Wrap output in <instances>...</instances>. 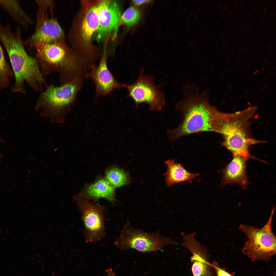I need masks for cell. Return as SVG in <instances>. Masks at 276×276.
<instances>
[{
    "mask_svg": "<svg viewBox=\"0 0 276 276\" xmlns=\"http://www.w3.org/2000/svg\"><path fill=\"white\" fill-rule=\"evenodd\" d=\"M182 90L184 98L176 105L182 120L177 128L168 131L170 140L191 134L214 132L219 111L210 104L208 90L200 93L197 88L190 84L185 85Z\"/></svg>",
    "mask_w": 276,
    "mask_h": 276,
    "instance_id": "cell-1",
    "label": "cell"
},
{
    "mask_svg": "<svg viewBox=\"0 0 276 276\" xmlns=\"http://www.w3.org/2000/svg\"><path fill=\"white\" fill-rule=\"evenodd\" d=\"M167 170L164 174L165 182L168 187L172 186L179 183L188 181L192 183L200 175V173H193L187 170L180 163L174 159L165 161Z\"/></svg>",
    "mask_w": 276,
    "mask_h": 276,
    "instance_id": "cell-16",
    "label": "cell"
},
{
    "mask_svg": "<svg viewBox=\"0 0 276 276\" xmlns=\"http://www.w3.org/2000/svg\"><path fill=\"white\" fill-rule=\"evenodd\" d=\"M3 142H4V141L2 139H1L0 137V143H3ZM2 155L0 153V160L1 158L2 157Z\"/></svg>",
    "mask_w": 276,
    "mask_h": 276,
    "instance_id": "cell-26",
    "label": "cell"
},
{
    "mask_svg": "<svg viewBox=\"0 0 276 276\" xmlns=\"http://www.w3.org/2000/svg\"><path fill=\"white\" fill-rule=\"evenodd\" d=\"M106 41L102 56L98 65L94 64L89 68L84 78L90 79L95 84V99L99 96H105L114 89L126 88L127 85L118 81L109 70L107 66L108 55Z\"/></svg>",
    "mask_w": 276,
    "mask_h": 276,
    "instance_id": "cell-10",
    "label": "cell"
},
{
    "mask_svg": "<svg viewBox=\"0 0 276 276\" xmlns=\"http://www.w3.org/2000/svg\"><path fill=\"white\" fill-rule=\"evenodd\" d=\"M273 207L269 219L262 228L241 224L239 228L248 240L245 243L243 253L252 261H268L276 254V237L272 230V222L275 211Z\"/></svg>",
    "mask_w": 276,
    "mask_h": 276,
    "instance_id": "cell-6",
    "label": "cell"
},
{
    "mask_svg": "<svg viewBox=\"0 0 276 276\" xmlns=\"http://www.w3.org/2000/svg\"><path fill=\"white\" fill-rule=\"evenodd\" d=\"M10 78H14V75L6 60L0 44V89H4L8 86Z\"/></svg>",
    "mask_w": 276,
    "mask_h": 276,
    "instance_id": "cell-20",
    "label": "cell"
},
{
    "mask_svg": "<svg viewBox=\"0 0 276 276\" xmlns=\"http://www.w3.org/2000/svg\"><path fill=\"white\" fill-rule=\"evenodd\" d=\"M1 41L8 54L14 76L12 91L25 94V82L34 90L43 91V87L45 88L48 85L37 58L29 55L26 51L22 33L18 31L9 33Z\"/></svg>",
    "mask_w": 276,
    "mask_h": 276,
    "instance_id": "cell-4",
    "label": "cell"
},
{
    "mask_svg": "<svg viewBox=\"0 0 276 276\" xmlns=\"http://www.w3.org/2000/svg\"><path fill=\"white\" fill-rule=\"evenodd\" d=\"M257 109V107L252 106L235 112L220 111L215 132L223 135L222 145L231 152L233 157L240 156L247 160L261 161L252 155L249 150L251 145L266 142L254 138L251 132V124L258 117Z\"/></svg>",
    "mask_w": 276,
    "mask_h": 276,
    "instance_id": "cell-2",
    "label": "cell"
},
{
    "mask_svg": "<svg viewBox=\"0 0 276 276\" xmlns=\"http://www.w3.org/2000/svg\"><path fill=\"white\" fill-rule=\"evenodd\" d=\"M240 156L233 157L231 161L222 170V179L221 186L236 183L244 188L248 184L246 173V161Z\"/></svg>",
    "mask_w": 276,
    "mask_h": 276,
    "instance_id": "cell-14",
    "label": "cell"
},
{
    "mask_svg": "<svg viewBox=\"0 0 276 276\" xmlns=\"http://www.w3.org/2000/svg\"><path fill=\"white\" fill-rule=\"evenodd\" d=\"M105 178L115 188L125 186L129 182V176L126 172L116 166H112L107 169Z\"/></svg>",
    "mask_w": 276,
    "mask_h": 276,
    "instance_id": "cell-19",
    "label": "cell"
},
{
    "mask_svg": "<svg viewBox=\"0 0 276 276\" xmlns=\"http://www.w3.org/2000/svg\"><path fill=\"white\" fill-rule=\"evenodd\" d=\"M73 199L81 214L86 243L100 241L106 235L105 206L94 201L90 202L79 194L75 195Z\"/></svg>",
    "mask_w": 276,
    "mask_h": 276,
    "instance_id": "cell-8",
    "label": "cell"
},
{
    "mask_svg": "<svg viewBox=\"0 0 276 276\" xmlns=\"http://www.w3.org/2000/svg\"><path fill=\"white\" fill-rule=\"evenodd\" d=\"M64 31L57 19L48 13L37 11L36 26L33 34L24 41L29 46L38 42L51 43L65 40Z\"/></svg>",
    "mask_w": 276,
    "mask_h": 276,
    "instance_id": "cell-11",
    "label": "cell"
},
{
    "mask_svg": "<svg viewBox=\"0 0 276 276\" xmlns=\"http://www.w3.org/2000/svg\"><path fill=\"white\" fill-rule=\"evenodd\" d=\"M115 188L105 178H99L94 182L86 185L79 194L88 200L104 198L114 204L116 201Z\"/></svg>",
    "mask_w": 276,
    "mask_h": 276,
    "instance_id": "cell-15",
    "label": "cell"
},
{
    "mask_svg": "<svg viewBox=\"0 0 276 276\" xmlns=\"http://www.w3.org/2000/svg\"><path fill=\"white\" fill-rule=\"evenodd\" d=\"M150 1V0H135L133 1V3L135 5L138 6L146 3Z\"/></svg>",
    "mask_w": 276,
    "mask_h": 276,
    "instance_id": "cell-24",
    "label": "cell"
},
{
    "mask_svg": "<svg viewBox=\"0 0 276 276\" xmlns=\"http://www.w3.org/2000/svg\"><path fill=\"white\" fill-rule=\"evenodd\" d=\"M114 245L123 250L133 249L142 252L155 251L167 245L177 244L170 238L157 233L145 232L133 227L129 221L124 225Z\"/></svg>",
    "mask_w": 276,
    "mask_h": 276,
    "instance_id": "cell-7",
    "label": "cell"
},
{
    "mask_svg": "<svg viewBox=\"0 0 276 276\" xmlns=\"http://www.w3.org/2000/svg\"><path fill=\"white\" fill-rule=\"evenodd\" d=\"M211 265L212 268L215 270L216 276H232L225 270L220 267L216 262H213L211 263Z\"/></svg>",
    "mask_w": 276,
    "mask_h": 276,
    "instance_id": "cell-23",
    "label": "cell"
},
{
    "mask_svg": "<svg viewBox=\"0 0 276 276\" xmlns=\"http://www.w3.org/2000/svg\"><path fill=\"white\" fill-rule=\"evenodd\" d=\"M128 96L136 106L142 103L148 105L151 111L161 110L165 103V96L151 76L146 75L142 69L135 82L127 85Z\"/></svg>",
    "mask_w": 276,
    "mask_h": 276,
    "instance_id": "cell-9",
    "label": "cell"
},
{
    "mask_svg": "<svg viewBox=\"0 0 276 276\" xmlns=\"http://www.w3.org/2000/svg\"><path fill=\"white\" fill-rule=\"evenodd\" d=\"M30 47L36 52V57L43 75L58 72L60 85L76 78L84 77L88 71V67L83 60L68 45L65 40L38 42Z\"/></svg>",
    "mask_w": 276,
    "mask_h": 276,
    "instance_id": "cell-3",
    "label": "cell"
},
{
    "mask_svg": "<svg viewBox=\"0 0 276 276\" xmlns=\"http://www.w3.org/2000/svg\"><path fill=\"white\" fill-rule=\"evenodd\" d=\"M183 240L180 245L191 253V262L193 276H216L210 261L209 255L206 248L198 242L195 237V233L186 234L182 232Z\"/></svg>",
    "mask_w": 276,
    "mask_h": 276,
    "instance_id": "cell-12",
    "label": "cell"
},
{
    "mask_svg": "<svg viewBox=\"0 0 276 276\" xmlns=\"http://www.w3.org/2000/svg\"><path fill=\"white\" fill-rule=\"evenodd\" d=\"M139 10L133 7L128 8L121 15L119 26L121 24L129 26H132L136 23L140 17Z\"/></svg>",
    "mask_w": 276,
    "mask_h": 276,
    "instance_id": "cell-21",
    "label": "cell"
},
{
    "mask_svg": "<svg viewBox=\"0 0 276 276\" xmlns=\"http://www.w3.org/2000/svg\"><path fill=\"white\" fill-rule=\"evenodd\" d=\"M106 272L107 276H116L115 273L111 268L107 270Z\"/></svg>",
    "mask_w": 276,
    "mask_h": 276,
    "instance_id": "cell-25",
    "label": "cell"
},
{
    "mask_svg": "<svg viewBox=\"0 0 276 276\" xmlns=\"http://www.w3.org/2000/svg\"><path fill=\"white\" fill-rule=\"evenodd\" d=\"M0 6L17 24L27 29L34 22L16 0H0Z\"/></svg>",
    "mask_w": 276,
    "mask_h": 276,
    "instance_id": "cell-18",
    "label": "cell"
},
{
    "mask_svg": "<svg viewBox=\"0 0 276 276\" xmlns=\"http://www.w3.org/2000/svg\"><path fill=\"white\" fill-rule=\"evenodd\" d=\"M98 2L85 10L79 27L80 36L86 44L90 43L93 35L99 26Z\"/></svg>",
    "mask_w": 276,
    "mask_h": 276,
    "instance_id": "cell-17",
    "label": "cell"
},
{
    "mask_svg": "<svg viewBox=\"0 0 276 276\" xmlns=\"http://www.w3.org/2000/svg\"><path fill=\"white\" fill-rule=\"evenodd\" d=\"M34 1L37 5L38 11L45 13H48L50 11L51 16H53L54 9L55 3L53 0H34Z\"/></svg>",
    "mask_w": 276,
    "mask_h": 276,
    "instance_id": "cell-22",
    "label": "cell"
},
{
    "mask_svg": "<svg viewBox=\"0 0 276 276\" xmlns=\"http://www.w3.org/2000/svg\"><path fill=\"white\" fill-rule=\"evenodd\" d=\"M83 77H78L59 86H48L40 92L35 109L43 118L57 124L63 123L76 104L82 88Z\"/></svg>",
    "mask_w": 276,
    "mask_h": 276,
    "instance_id": "cell-5",
    "label": "cell"
},
{
    "mask_svg": "<svg viewBox=\"0 0 276 276\" xmlns=\"http://www.w3.org/2000/svg\"><path fill=\"white\" fill-rule=\"evenodd\" d=\"M99 26L96 39L99 41L113 34L116 35L121 17L119 4L114 1L102 0L98 2Z\"/></svg>",
    "mask_w": 276,
    "mask_h": 276,
    "instance_id": "cell-13",
    "label": "cell"
}]
</instances>
